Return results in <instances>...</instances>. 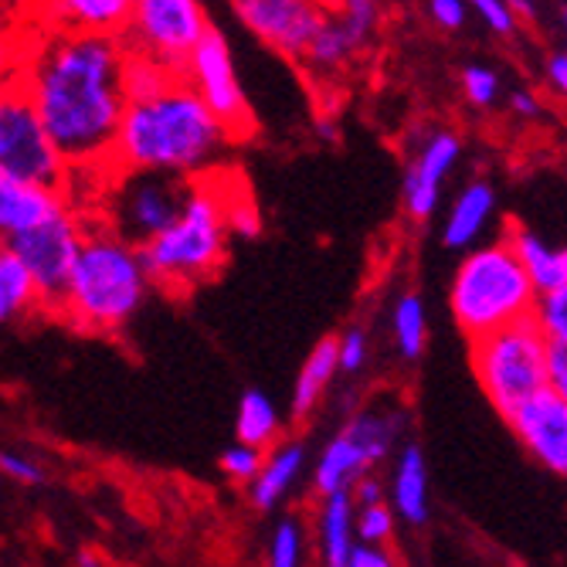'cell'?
<instances>
[{
    "label": "cell",
    "mask_w": 567,
    "mask_h": 567,
    "mask_svg": "<svg viewBox=\"0 0 567 567\" xmlns=\"http://www.w3.org/2000/svg\"><path fill=\"white\" fill-rule=\"evenodd\" d=\"M123 72V38L99 31L55 28L28 59L21 89L72 167H110L116 133L130 106Z\"/></svg>",
    "instance_id": "obj_1"
},
{
    "label": "cell",
    "mask_w": 567,
    "mask_h": 567,
    "mask_svg": "<svg viewBox=\"0 0 567 567\" xmlns=\"http://www.w3.org/2000/svg\"><path fill=\"white\" fill-rule=\"evenodd\" d=\"M235 133L204 102L187 75H174L157 95L130 99L123 113L113 171H167L181 177H204L228 150Z\"/></svg>",
    "instance_id": "obj_2"
},
{
    "label": "cell",
    "mask_w": 567,
    "mask_h": 567,
    "mask_svg": "<svg viewBox=\"0 0 567 567\" xmlns=\"http://www.w3.org/2000/svg\"><path fill=\"white\" fill-rule=\"evenodd\" d=\"M150 289L153 279L140 245L102 221L85 231L62 317L89 333H116L136 317Z\"/></svg>",
    "instance_id": "obj_3"
},
{
    "label": "cell",
    "mask_w": 567,
    "mask_h": 567,
    "mask_svg": "<svg viewBox=\"0 0 567 567\" xmlns=\"http://www.w3.org/2000/svg\"><path fill=\"white\" fill-rule=\"evenodd\" d=\"M228 228V197L208 177H197L177 221L167 225L157 238L140 245L153 286L187 292L197 282H208L225 262Z\"/></svg>",
    "instance_id": "obj_4"
},
{
    "label": "cell",
    "mask_w": 567,
    "mask_h": 567,
    "mask_svg": "<svg viewBox=\"0 0 567 567\" xmlns=\"http://www.w3.org/2000/svg\"><path fill=\"white\" fill-rule=\"evenodd\" d=\"M540 289L534 286L509 235L470 251L455 269L449 306L458 330L470 340L486 337L537 313Z\"/></svg>",
    "instance_id": "obj_5"
},
{
    "label": "cell",
    "mask_w": 567,
    "mask_h": 567,
    "mask_svg": "<svg viewBox=\"0 0 567 567\" xmlns=\"http://www.w3.org/2000/svg\"><path fill=\"white\" fill-rule=\"evenodd\" d=\"M550 347L554 340L540 327L537 313L470 340L476 381L503 419H509L537 391L550 388Z\"/></svg>",
    "instance_id": "obj_6"
},
{
    "label": "cell",
    "mask_w": 567,
    "mask_h": 567,
    "mask_svg": "<svg viewBox=\"0 0 567 567\" xmlns=\"http://www.w3.org/2000/svg\"><path fill=\"white\" fill-rule=\"evenodd\" d=\"M116 181L102 194V221L123 238L146 245L184 212L194 177L167 171H113Z\"/></svg>",
    "instance_id": "obj_7"
},
{
    "label": "cell",
    "mask_w": 567,
    "mask_h": 567,
    "mask_svg": "<svg viewBox=\"0 0 567 567\" xmlns=\"http://www.w3.org/2000/svg\"><path fill=\"white\" fill-rule=\"evenodd\" d=\"M72 164L48 133L24 89H8L0 102V174L65 187Z\"/></svg>",
    "instance_id": "obj_8"
},
{
    "label": "cell",
    "mask_w": 567,
    "mask_h": 567,
    "mask_svg": "<svg viewBox=\"0 0 567 567\" xmlns=\"http://www.w3.org/2000/svg\"><path fill=\"white\" fill-rule=\"evenodd\" d=\"M208 28L212 24L200 0H136L133 18L120 38L136 55H146L184 75L190 51Z\"/></svg>",
    "instance_id": "obj_9"
},
{
    "label": "cell",
    "mask_w": 567,
    "mask_h": 567,
    "mask_svg": "<svg viewBox=\"0 0 567 567\" xmlns=\"http://www.w3.org/2000/svg\"><path fill=\"white\" fill-rule=\"evenodd\" d=\"M85 231H89V225H82V218L72 208H62L48 221L4 238V245L14 248L24 259V266L31 269V276L38 282L41 309L62 313V302H65L69 282H72V269L82 255V245H85Z\"/></svg>",
    "instance_id": "obj_10"
},
{
    "label": "cell",
    "mask_w": 567,
    "mask_h": 567,
    "mask_svg": "<svg viewBox=\"0 0 567 567\" xmlns=\"http://www.w3.org/2000/svg\"><path fill=\"white\" fill-rule=\"evenodd\" d=\"M184 75L194 82V89L204 95V102H208V106L228 123L235 140L251 130V113H248L245 92H241L238 75H235L231 48L215 24L204 31V38L190 51V62H187Z\"/></svg>",
    "instance_id": "obj_11"
},
{
    "label": "cell",
    "mask_w": 567,
    "mask_h": 567,
    "mask_svg": "<svg viewBox=\"0 0 567 567\" xmlns=\"http://www.w3.org/2000/svg\"><path fill=\"white\" fill-rule=\"evenodd\" d=\"M238 11L255 34L289 59H302L330 18L317 0H251Z\"/></svg>",
    "instance_id": "obj_12"
},
{
    "label": "cell",
    "mask_w": 567,
    "mask_h": 567,
    "mask_svg": "<svg viewBox=\"0 0 567 567\" xmlns=\"http://www.w3.org/2000/svg\"><path fill=\"white\" fill-rule=\"evenodd\" d=\"M524 449L554 476H567V398L554 388L537 391L506 419Z\"/></svg>",
    "instance_id": "obj_13"
},
{
    "label": "cell",
    "mask_w": 567,
    "mask_h": 567,
    "mask_svg": "<svg viewBox=\"0 0 567 567\" xmlns=\"http://www.w3.org/2000/svg\"><path fill=\"white\" fill-rule=\"evenodd\" d=\"M458 136L455 133H435L422 150L419 157L411 161L404 174V208L415 221H425L439 208V194L442 181L458 161Z\"/></svg>",
    "instance_id": "obj_14"
},
{
    "label": "cell",
    "mask_w": 567,
    "mask_h": 567,
    "mask_svg": "<svg viewBox=\"0 0 567 567\" xmlns=\"http://www.w3.org/2000/svg\"><path fill=\"white\" fill-rule=\"evenodd\" d=\"M62 208H69L65 187H51V184L0 174V231H4V238L48 221Z\"/></svg>",
    "instance_id": "obj_15"
},
{
    "label": "cell",
    "mask_w": 567,
    "mask_h": 567,
    "mask_svg": "<svg viewBox=\"0 0 567 567\" xmlns=\"http://www.w3.org/2000/svg\"><path fill=\"white\" fill-rule=\"evenodd\" d=\"M44 21L65 31H99L123 34L136 0H41Z\"/></svg>",
    "instance_id": "obj_16"
},
{
    "label": "cell",
    "mask_w": 567,
    "mask_h": 567,
    "mask_svg": "<svg viewBox=\"0 0 567 567\" xmlns=\"http://www.w3.org/2000/svg\"><path fill=\"white\" fill-rule=\"evenodd\" d=\"M357 496L353 489H340L323 496L317 513V530H320V557L330 567H347L350 550L357 544Z\"/></svg>",
    "instance_id": "obj_17"
},
{
    "label": "cell",
    "mask_w": 567,
    "mask_h": 567,
    "mask_svg": "<svg viewBox=\"0 0 567 567\" xmlns=\"http://www.w3.org/2000/svg\"><path fill=\"white\" fill-rule=\"evenodd\" d=\"M391 506L411 527H422L429 520V466L419 445H404L398 455L391 480Z\"/></svg>",
    "instance_id": "obj_18"
},
{
    "label": "cell",
    "mask_w": 567,
    "mask_h": 567,
    "mask_svg": "<svg viewBox=\"0 0 567 567\" xmlns=\"http://www.w3.org/2000/svg\"><path fill=\"white\" fill-rule=\"evenodd\" d=\"M374 466L368 449L360 445L347 429H340L337 439H330V445L323 449L317 470H313V486L320 496L340 493V489H353V483L364 476Z\"/></svg>",
    "instance_id": "obj_19"
},
{
    "label": "cell",
    "mask_w": 567,
    "mask_h": 567,
    "mask_svg": "<svg viewBox=\"0 0 567 567\" xmlns=\"http://www.w3.org/2000/svg\"><path fill=\"white\" fill-rule=\"evenodd\" d=\"M302 462H306L302 442H282V445H276V449L266 455L262 473L248 483V499H251V506H255V509H262V513L272 509V506H279V503L289 496L292 483L299 480Z\"/></svg>",
    "instance_id": "obj_20"
},
{
    "label": "cell",
    "mask_w": 567,
    "mask_h": 567,
    "mask_svg": "<svg viewBox=\"0 0 567 567\" xmlns=\"http://www.w3.org/2000/svg\"><path fill=\"white\" fill-rule=\"evenodd\" d=\"M493 187L486 181H473L470 187H462L455 204L449 208L445 228H442V245L445 248H470L483 228L489 225L493 215Z\"/></svg>",
    "instance_id": "obj_21"
},
{
    "label": "cell",
    "mask_w": 567,
    "mask_h": 567,
    "mask_svg": "<svg viewBox=\"0 0 567 567\" xmlns=\"http://www.w3.org/2000/svg\"><path fill=\"white\" fill-rule=\"evenodd\" d=\"M340 371V337H327L313 347L299 371V381L292 388V415L306 419L320 404L327 388L333 384V374Z\"/></svg>",
    "instance_id": "obj_22"
},
{
    "label": "cell",
    "mask_w": 567,
    "mask_h": 567,
    "mask_svg": "<svg viewBox=\"0 0 567 567\" xmlns=\"http://www.w3.org/2000/svg\"><path fill=\"white\" fill-rule=\"evenodd\" d=\"M509 241L540 292H550L567 282V245H547L537 231L527 228L509 231Z\"/></svg>",
    "instance_id": "obj_23"
},
{
    "label": "cell",
    "mask_w": 567,
    "mask_h": 567,
    "mask_svg": "<svg viewBox=\"0 0 567 567\" xmlns=\"http://www.w3.org/2000/svg\"><path fill=\"white\" fill-rule=\"evenodd\" d=\"M34 306H41L38 282L21 255L4 245V251H0V317L18 320L28 317Z\"/></svg>",
    "instance_id": "obj_24"
},
{
    "label": "cell",
    "mask_w": 567,
    "mask_h": 567,
    "mask_svg": "<svg viewBox=\"0 0 567 567\" xmlns=\"http://www.w3.org/2000/svg\"><path fill=\"white\" fill-rule=\"evenodd\" d=\"M343 429L368 449L371 462L378 466V462H384L391 455L394 439L404 429V415L401 411H360V415H353Z\"/></svg>",
    "instance_id": "obj_25"
},
{
    "label": "cell",
    "mask_w": 567,
    "mask_h": 567,
    "mask_svg": "<svg viewBox=\"0 0 567 567\" xmlns=\"http://www.w3.org/2000/svg\"><path fill=\"white\" fill-rule=\"evenodd\" d=\"M235 435L248 445L269 449L279 435V411L262 391H245L235 415Z\"/></svg>",
    "instance_id": "obj_26"
},
{
    "label": "cell",
    "mask_w": 567,
    "mask_h": 567,
    "mask_svg": "<svg viewBox=\"0 0 567 567\" xmlns=\"http://www.w3.org/2000/svg\"><path fill=\"white\" fill-rule=\"evenodd\" d=\"M357 48H364V44H360V38L350 31V24L337 14V18H327V24L320 28V34L313 38V44L306 48L302 59L313 65V69L327 72V69L343 65Z\"/></svg>",
    "instance_id": "obj_27"
},
{
    "label": "cell",
    "mask_w": 567,
    "mask_h": 567,
    "mask_svg": "<svg viewBox=\"0 0 567 567\" xmlns=\"http://www.w3.org/2000/svg\"><path fill=\"white\" fill-rule=\"evenodd\" d=\"M394 343L404 360H419L429 343L425 306L419 296H401L394 306Z\"/></svg>",
    "instance_id": "obj_28"
},
{
    "label": "cell",
    "mask_w": 567,
    "mask_h": 567,
    "mask_svg": "<svg viewBox=\"0 0 567 567\" xmlns=\"http://www.w3.org/2000/svg\"><path fill=\"white\" fill-rule=\"evenodd\" d=\"M174 75H177V72L164 69L161 62H153V59H146V55H136V51L126 48V72H123V79H126V95H130V99L157 95L164 85H171Z\"/></svg>",
    "instance_id": "obj_29"
},
{
    "label": "cell",
    "mask_w": 567,
    "mask_h": 567,
    "mask_svg": "<svg viewBox=\"0 0 567 567\" xmlns=\"http://www.w3.org/2000/svg\"><path fill=\"white\" fill-rule=\"evenodd\" d=\"M302 524L296 517H286L276 524L272 537H269V564L272 567H296L302 564Z\"/></svg>",
    "instance_id": "obj_30"
},
{
    "label": "cell",
    "mask_w": 567,
    "mask_h": 567,
    "mask_svg": "<svg viewBox=\"0 0 567 567\" xmlns=\"http://www.w3.org/2000/svg\"><path fill=\"white\" fill-rule=\"evenodd\" d=\"M221 473L228 476V480H235V483H251L255 476L262 473V466H266V452L259 449V445H248V442H235L231 449H225L221 452Z\"/></svg>",
    "instance_id": "obj_31"
},
{
    "label": "cell",
    "mask_w": 567,
    "mask_h": 567,
    "mask_svg": "<svg viewBox=\"0 0 567 567\" xmlns=\"http://www.w3.org/2000/svg\"><path fill=\"white\" fill-rule=\"evenodd\" d=\"M398 509L381 503H368L357 509V540H371V544H388L394 537V520Z\"/></svg>",
    "instance_id": "obj_32"
},
{
    "label": "cell",
    "mask_w": 567,
    "mask_h": 567,
    "mask_svg": "<svg viewBox=\"0 0 567 567\" xmlns=\"http://www.w3.org/2000/svg\"><path fill=\"white\" fill-rule=\"evenodd\" d=\"M537 320L554 343H567V282L550 289V292H540Z\"/></svg>",
    "instance_id": "obj_33"
},
{
    "label": "cell",
    "mask_w": 567,
    "mask_h": 567,
    "mask_svg": "<svg viewBox=\"0 0 567 567\" xmlns=\"http://www.w3.org/2000/svg\"><path fill=\"white\" fill-rule=\"evenodd\" d=\"M462 92H466V99L473 102V106H493V99L499 92V79L493 69H483V65H470L466 72H462Z\"/></svg>",
    "instance_id": "obj_34"
},
{
    "label": "cell",
    "mask_w": 567,
    "mask_h": 567,
    "mask_svg": "<svg viewBox=\"0 0 567 567\" xmlns=\"http://www.w3.org/2000/svg\"><path fill=\"white\" fill-rule=\"evenodd\" d=\"M340 18L350 24V31L360 38V44H368L378 28V0H343Z\"/></svg>",
    "instance_id": "obj_35"
},
{
    "label": "cell",
    "mask_w": 567,
    "mask_h": 567,
    "mask_svg": "<svg viewBox=\"0 0 567 567\" xmlns=\"http://www.w3.org/2000/svg\"><path fill=\"white\" fill-rule=\"evenodd\" d=\"M476 14L496 31V34H513L517 31V14H513L509 0H470Z\"/></svg>",
    "instance_id": "obj_36"
},
{
    "label": "cell",
    "mask_w": 567,
    "mask_h": 567,
    "mask_svg": "<svg viewBox=\"0 0 567 567\" xmlns=\"http://www.w3.org/2000/svg\"><path fill=\"white\" fill-rule=\"evenodd\" d=\"M368 364V333L364 330H347L340 337V371L357 374Z\"/></svg>",
    "instance_id": "obj_37"
},
{
    "label": "cell",
    "mask_w": 567,
    "mask_h": 567,
    "mask_svg": "<svg viewBox=\"0 0 567 567\" xmlns=\"http://www.w3.org/2000/svg\"><path fill=\"white\" fill-rule=\"evenodd\" d=\"M0 470H4V476H11L14 483H24V486H38V483H44V470L38 466V462H31L28 455H14V452H8L4 458H0Z\"/></svg>",
    "instance_id": "obj_38"
},
{
    "label": "cell",
    "mask_w": 567,
    "mask_h": 567,
    "mask_svg": "<svg viewBox=\"0 0 567 567\" xmlns=\"http://www.w3.org/2000/svg\"><path fill=\"white\" fill-rule=\"evenodd\" d=\"M394 557L388 554L384 544H371V540H357L353 550H350V560L347 567H391Z\"/></svg>",
    "instance_id": "obj_39"
},
{
    "label": "cell",
    "mask_w": 567,
    "mask_h": 567,
    "mask_svg": "<svg viewBox=\"0 0 567 567\" xmlns=\"http://www.w3.org/2000/svg\"><path fill=\"white\" fill-rule=\"evenodd\" d=\"M466 8H470V0H429L432 18H435L442 28H449V31H455V28L466 24Z\"/></svg>",
    "instance_id": "obj_40"
},
{
    "label": "cell",
    "mask_w": 567,
    "mask_h": 567,
    "mask_svg": "<svg viewBox=\"0 0 567 567\" xmlns=\"http://www.w3.org/2000/svg\"><path fill=\"white\" fill-rule=\"evenodd\" d=\"M550 388L567 398V343L550 347Z\"/></svg>",
    "instance_id": "obj_41"
},
{
    "label": "cell",
    "mask_w": 567,
    "mask_h": 567,
    "mask_svg": "<svg viewBox=\"0 0 567 567\" xmlns=\"http://www.w3.org/2000/svg\"><path fill=\"white\" fill-rule=\"evenodd\" d=\"M353 496H357L360 506L381 503V499H384V486H381V480H371V476L364 473V476H360V480L353 483Z\"/></svg>",
    "instance_id": "obj_42"
},
{
    "label": "cell",
    "mask_w": 567,
    "mask_h": 567,
    "mask_svg": "<svg viewBox=\"0 0 567 567\" xmlns=\"http://www.w3.org/2000/svg\"><path fill=\"white\" fill-rule=\"evenodd\" d=\"M547 82H550V89L557 95H567V55H564V51L547 62Z\"/></svg>",
    "instance_id": "obj_43"
},
{
    "label": "cell",
    "mask_w": 567,
    "mask_h": 567,
    "mask_svg": "<svg viewBox=\"0 0 567 567\" xmlns=\"http://www.w3.org/2000/svg\"><path fill=\"white\" fill-rule=\"evenodd\" d=\"M509 110L517 113V116H524V120H530V116L540 113V102H537L534 92H513L509 95Z\"/></svg>",
    "instance_id": "obj_44"
},
{
    "label": "cell",
    "mask_w": 567,
    "mask_h": 567,
    "mask_svg": "<svg viewBox=\"0 0 567 567\" xmlns=\"http://www.w3.org/2000/svg\"><path fill=\"white\" fill-rule=\"evenodd\" d=\"M509 8H513V14L524 18V21H534V18H537V11H534L530 0H509Z\"/></svg>",
    "instance_id": "obj_45"
},
{
    "label": "cell",
    "mask_w": 567,
    "mask_h": 567,
    "mask_svg": "<svg viewBox=\"0 0 567 567\" xmlns=\"http://www.w3.org/2000/svg\"><path fill=\"white\" fill-rule=\"evenodd\" d=\"M317 130H320V133H323V136H327V140H330V143H333V140H337V130H333V126H330V123H323V120H320V123H317Z\"/></svg>",
    "instance_id": "obj_46"
},
{
    "label": "cell",
    "mask_w": 567,
    "mask_h": 567,
    "mask_svg": "<svg viewBox=\"0 0 567 567\" xmlns=\"http://www.w3.org/2000/svg\"><path fill=\"white\" fill-rule=\"evenodd\" d=\"M238 4H251V0H238Z\"/></svg>",
    "instance_id": "obj_47"
},
{
    "label": "cell",
    "mask_w": 567,
    "mask_h": 567,
    "mask_svg": "<svg viewBox=\"0 0 567 567\" xmlns=\"http://www.w3.org/2000/svg\"><path fill=\"white\" fill-rule=\"evenodd\" d=\"M564 28H567V11H564Z\"/></svg>",
    "instance_id": "obj_48"
},
{
    "label": "cell",
    "mask_w": 567,
    "mask_h": 567,
    "mask_svg": "<svg viewBox=\"0 0 567 567\" xmlns=\"http://www.w3.org/2000/svg\"><path fill=\"white\" fill-rule=\"evenodd\" d=\"M34 4H41V0H34Z\"/></svg>",
    "instance_id": "obj_49"
}]
</instances>
